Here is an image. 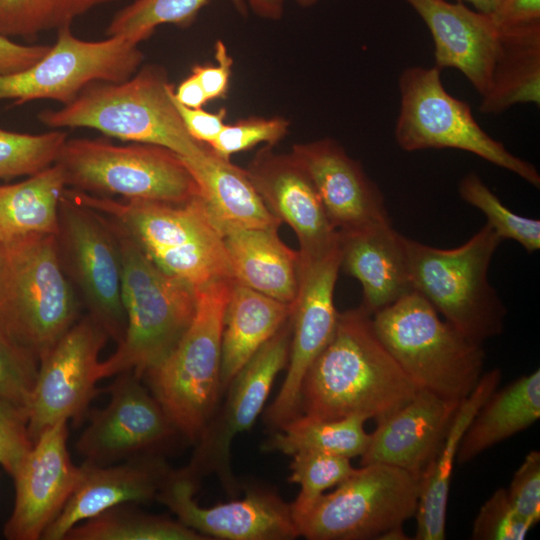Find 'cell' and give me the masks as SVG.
Segmentation results:
<instances>
[{"label":"cell","mask_w":540,"mask_h":540,"mask_svg":"<svg viewBox=\"0 0 540 540\" xmlns=\"http://www.w3.org/2000/svg\"><path fill=\"white\" fill-rule=\"evenodd\" d=\"M418 390L378 337L372 315L360 306L339 312L331 340L302 381L299 414L379 421Z\"/></svg>","instance_id":"1"},{"label":"cell","mask_w":540,"mask_h":540,"mask_svg":"<svg viewBox=\"0 0 540 540\" xmlns=\"http://www.w3.org/2000/svg\"><path fill=\"white\" fill-rule=\"evenodd\" d=\"M109 221L121 253L126 328L114 353L100 361L99 374L104 379L132 372L141 379L172 352L188 329L197 289L158 267L119 225Z\"/></svg>","instance_id":"2"},{"label":"cell","mask_w":540,"mask_h":540,"mask_svg":"<svg viewBox=\"0 0 540 540\" xmlns=\"http://www.w3.org/2000/svg\"><path fill=\"white\" fill-rule=\"evenodd\" d=\"M64 193L114 221L158 267L196 289L233 279L223 235L199 196L171 204L127 201L69 188Z\"/></svg>","instance_id":"3"},{"label":"cell","mask_w":540,"mask_h":540,"mask_svg":"<svg viewBox=\"0 0 540 540\" xmlns=\"http://www.w3.org/2000/svg\"><path fill=\"white\" fill-rule=\"evenodd\" d=\"M164 68L147 65L123 82H95L59 110L43 111L50 128H90L122 141L168 148L189 160L208 146L193 139L173 101Z\"/></svg>","instance_id":"4"},{"label":"cell","mask_w":540,"mask_h":540,"mask_svg":"<svg viewBox=\"0 0 540 540\" xmlns=\"http://www.w3.org/2000/svg\"><path fill=\"white\" fill-rule=\"evenodd\" d=\"M82 304L55 235L2 245L0 331L40 359L78 321Z\"/></svg>","instance_id":"5"},{"label":"cell","mask_w":540,"mask_h":540,"mask_svg":"<svg viewBox=\"0 0 540 540\" xmlns=\"http://www.w3.org/2000/svg\"><path fill=\"white\" fill-rule=\"evenodd\" d=\"M404 241L413 292L477 343L502 333L506 308L488 280L502 239L488 223L455 248H437L408 237Z\"/></svg>","instance_id":"6"},{"label":"cell","mask_w":540,"mask_h":540,"mask_svg":"<svg viewBox=\"0 0 540 540\" xmlns=\"http://www.w3.org/2000/svg\"><path fill=\"white\" fill-rule=\"evenodd\" d=\"M374 329L418 389L461 402L483 375L485 352L419 294L411 292L372 315Z\"/></svg>","instance_id":"7"},{"label":"cell","mask_w":540,"mask_h":540,"mask_svg":"<svg viewBox=\"0 0 540 540\" xmlns=\"http://www.w3.org/2000/svg\"><path fill=\"white\" fill-rule=\"evenodd\" d=\"M233 280L197 288L188 329L172 352L142 376L177 432L192 441L203 432L221 394V339Z\"/></svg>","instance_id":"8"},{"label":"cell","mask_w":540,"mask_h":540,"mask_svg":"<svg viewBox=\"0 0 540 540\" xmlns=\"http://www.w3.org/2000/svg\"><path fill=\"white\" fill-rule=\"evenodd\" d=\"M55 163L66 187L127 201L185 203L198 196L181 156L153 144L114 145L102 139H68Z\"/></svg>","instance_id":"9"},{"label":"cell","mask_w":540,"mask_h":540,"mask_svg":"<svg viewBox=\"0 0 540 540\" xmlns=\"http://www.w3.org/2000/svg\"><path fill=\"white\" fill-rule=\"evenodd\" d=\"M398 85L400 110L395 139L402 150L467 151L540 187V175L534 165L510 153L479 126L470 106L446 91L439 68H407Z\"/></svg>","instance_id":"10"},{"label":"cell","mask_w":540,"mask_h":540,"mask_svg":"<svg viewBox=\"0 0 540 540\" xmlns=\"http://www.w3.org/2000/svg\"><path fill=\"white\" fill-rule=\"evenodd\" d=\"M421 479L406 470L374 463L361 468L323 494L296 522L309 540L378 539L415 517Z\"/></svg>","instance_id":"11"},{"label":"cell","mask_w":540,"mask_h":540,"mask_svg":"<svg viewBox=\"0 0 540 540\" xmlns=\"http://www.w3.org/2000/svg\"><path fill=\"white\" fill-rule=\"evenodd\" d=\"M55 238L63 269L87 315L118 344L126 317L121 253L111 222L64 193Z\"/></svg>","instance_id":"12"},{"label":"cell","mask_w":540,"mask_h":540,"mask_svg":"<svg viewBox=\"0 0 540 540\" xmlns=\"http://www.w3.org/2000/svg\"><path fill=\"white\" fill-rule=\"evenodd\" d=\"M144 55L122 36L100 41L75 37L70 25L57 30V40L33 66L0 76V100L20 105L54 100L66 105L95 82H123L133 76Z\"/></svg>","instance_id":"13"},{"label":"cell","mask_w":540,"mask_h":540,"mask_svg":"<svg viewBox=\"0 0 540 540\" xmlns=\"http://www.w3.org/2000/svg\"><path fill=\"white\" fill-rule=\"evenodd\" d=\"M107 333L87 314L40 359L36 385L28 407L32 443L59 421L79 424L91 400L102 392L99 354Z\"/></svg>","instance_id":"14"},{"label":"cell","mask_w":540,"mask_h":540,"mask_svg":"<svg viewBox=\"0 0 540 540\" xmlns=\"http://www.w3.org/2000/svg\"><path fill=\"white\" fill-rule=\"evenodd\" d=\"M102 391L110 394L102 409L88 410V424L75 448L84 463L105 466L155 452L178 432L159 402L132 372L116 375Z\"/></svg>","instance_id":"15"},{"label":"cell","mask_w":540,"mask_h":540,"mask_svg":"<svg viewBox=\"0 0 540 540\" xmlns=\"http://www.w3.org/2000/svg\"><path fill=\"white\" fill-rule=\"evenodd\" d=\"M291 335L289 318L230 382L223 408L207 423L186 467L196 479L199 474L212 471L225 488L234 492L236 482L230 465L232 441L237 434L250 429L262 411L277 374L288 363Z\"/></svg>","instance_id":"16"},{"label":"cell","mask_w":540,"mask_h":540,"mask_svg":"<svg viewBox=\"0 0 540 540\" xmlns=\"http://www.w3.org/2000/svg\"><path fill=\"white\" fill-rule=\"evenodd\" d=\"M340 263V242L321 257L300 261L299 287L290 317L292 335L287 373L266 412L267 422L273 427L280 428L299 415L304 376L334 334L339 314L334 291Z\"/></svg>","instance_id":"17"},{"label":"cell","mask_w":540,"mask_h":540,"mask_svg":"<svg viewBox=\"0 0 540 540\" xmlns=\"http://www.w3.org/2000/svg\"><path fill=\"white\" fill-rule=\"evenodd\" d=\"M196 478L185 468L170 471L156 500L177 520L210 539L289 540L300 536L291 505L262 489L247 491L241 500L201 507L194 500Z\"/></svg>","instance_id":"18"},{"label":"cell","mask_w":540,"mask_h":540,"mask_svg":"<svg viewBox=\"0 0 540 540\" xmlns=\"http://www.w3.org/2000/svg\"><path fill=\"white\" fill-rule=\"evenodd\" d=\"M67 421L47 428L12 476L15 502L4 525L9 540H39L63 509L80 475L67 448Z\"/></svg>","instance_id":"19"},{"label":"cell","mask_w":540,"mask_h":540,"mask_svg":"<svg viewBox=\"0 0 540 540\" xmlns=\"http://www.w3.org/2000/svg\"><path fill=\"white\" fill-rule=\"evenodd\" d=\"M246 171L270 212L296 234L301 261L321 257L339 244L340 234L313 181L291 153H276L265 145Z\"/></svg>","instance_id":"20"},{"label":"cell","mask_w":540,"mask_h":540,"mask_svg":"<svg viewBox=\"0 0 540 540\" xmlns=\"http://www.w3.org/2000/svg\"><path fill=\"white\" fill-rule=\"evenodd\" d=\"M290 153L310 176L338 232L392 223L378 186L337 141L325 138L295 144Z\"/></svg>","instance_id":"21"},{"label":"cell","mask_w":540,"mask_h":540,"mask_svg":"<svg viewBox=\"0 0 540 540\" xmlns=\"http://www.w3.org/2000/svg\"><path fill=\"white\" fill-rule=\"evenodd\" d=\"M459 404L419 389L401 408L376 421L361 464H386L422 479L439 452Z\"/></svg>","instance_id":"22"},{"label":"cell","mask_w":540,"mask_h":540,"mask_svg":"<svg viewBox=\"0 0 540 540\" xmlns=\"http://www.w3.org/2000/svg\"><path fill=\"white\" fill-rule=\"evenodd\" d=\"M170 471L157 455L105 466L83 462L75 489L41 539L64 540L75 525L107 509L156 500Z\"/></svg>","instance_id":"23"},{"label":"cell","mask_w":540,"mask_h":540,"mask_svg":"<svg viewBox=\"0 0 540 540\" xmlns=\"http://www.w3.org/2000/svg\"><path fill=\"white\" fill-rule=\"evenodd\" d=\"M420 16L434 42L435 66L454 68L482 96L489 85L499 30L490 14L472 10L461 2L403 0Z\"/></svg>","instance_id":"24"},{"label":"cell","mask_w":540,"mask_h":540,"mask_svg":"<svg viewBox=\"0 0 540 540\" xmlns=\"http://www.w3.org/2000/svg\"><path fill=\"white\" fill-rule=\"evenodd\" d=\"M340 269L362 286L361 307L370 315L413 292L405 236L392 223L340 233Z\"/></svg>","instance_id":"25"},{"label":"cell","mask_w":540,"mask_h":540,"mask_svg":"<svg viewBox=\"0 0 540 540\" xmlns=\"http://www.w3.org/2000/svg\"><path fill=\"white\" fill-rule=\"evenodd\" d=\"M183 160L196 181L198 196L222 235L232 229L280 226L246 169L217 156L209 147L200 157Z\"/></svg>","instance_id":"26"},{"label":"cell","mask_w":540,"mask_h":540,"mask_svg":"<svg viewBox=\"0 0 540 540\" xmlns=\"http://www.w3.org/2000/svg\"><path fill=\"white\" fill-rule=\"evenodd\" d=\"M223 240L233 279L257 292L293 304L299 287L300 255L278 228L232 229Z\"/></svg>","instance_id":"27"},{"label":"cell","mask_w":540,"mask_h":540,"mask_svg":"<svg viewBox=\"0 0 540 540\" xmlns=\"http://www.w3.org/2000/svg\"><path fill=\"white\" fill-rule=\"evenodd\" d=\"M292 305L257 292L235 280L226 304L222 339L220 389L289 320Z\"/></svg>","instance_id":"28"},{"label":"cell","mask_w":540,"mask_h":540,"mask_svg":"<svg viewBox=\"0 0 540 540\" xmlns=\"http://www.w3.org/2000/svg\"><path fill=\"white\" fill-rule=\"evenodd\" d=\"M501 378L498 368L483 373L472 392L458 405L439 452L421 479L414 539H445L450 482L461 439L479 408L498 388Z\"/></svg>","instance_id":"29"},{"label":"cell","mask_w":540,"mask_h":540,"mask_svg":"<svg viewBox=\"0 0 540 540\" xmlns=\"http://www.w3.org/2000/svg\"><path fill=\"white\" fill-rule=\"evenodd\" d=\"M479 110L499 114L516 104H540V23L501 28Z\"/></svg>","instance_id":"30"},{"label":"cell","mask_w":540,"mask_h":540,"mask_svg":"<svg viewBox=\"0 0 540 540\" xmlns=\"http://www.w3.org/2000/svg\"><path fill=\"white\" fill-rule=\"evenodd\" d=\"M540 418V370L494 390L467 427L456 461L470 462L492 446L527 429Z\"/></svg>","instance_id":"31"},{"label":"cell","mask_w":540,"mask_h":540,"mask_svg":"<svg viewBox=\"0 0 540 540\" xmlns=\"http://www.w3.org/2000/svg\"><path fill=\"white\" fill-rule=\"evenodd\" d=\"M54 163L27 179L0 185V243L56 235L61 199L66 189Z\"/></svg>","instance_id":"32"},{"label":"cell","mask_w":540,"mask_h":540,"mask_svg":"<svg viewBox=\"0 0 540 540\" xmlns=\"http://www.w3.org/2000/svg\"><path fill=\"white\" fill-rule=\"evenodd\" d=\"M366 421L363 416L326 420L299 414L280 427L263 449L291 456L318 452L351 459L361 456L369 443L370 434L364 429Z\"/></svg>","instance_id":"33"},{"label":"cell","mask_w":540,"mask_h":540,"mask_svg":"<svg viewBox=\"0 0 540 540\" xmlns=\"http://www.w3.org/2000/svg\"><path fill=\"white\" fill-rule=\"evenodd\" d=\"M166 516L141 512L129 504L107 509L70 529L64 540H205Z\"/></svg>","instance_id":"34"},{"label":"cell","mask_w":540,"mask_h":540,"mask_svg":"<svg viewBox=\"0 0 540 540\" xmlns=\"http://www.w3.org/2000/svg\"><path fill=\"white\" fill-rule=\"evenodd\" d=\"M209 0H136L120 10L107 28L108 36H122L139 44L162 24L189 26ZM241 15H246V0H230Z\"/></svg>","instance_id":"35"},{"label":"cell","mask_w":540,"mask_h":540,"mask_svg":"<svg viewBox=\"0 0 540 540\" xmlns=\"http://www.w3.org/2000/svg\"><path fill=\"white\" fill-rule=\"evenodd\" d=\"M114 0H0V34L34 39L68 26L92 8Z\"/></svg>","instance_id":"36"},{"label":"cell","mask_w":540,"mask_h":540,"mask_svg":"<svg viewBox=\"0 0 540 540\" xmlns=\"http://www.w3.org/2000/svg\"><path fill=\"white\" fill-rule=\"evenodd\" d=\"M292 457L289 481L300 485V492L291 504L295 522L312 509L325 490L339 485L356 471L350 459L343 456L300 452Z\"/></svg>","instance_id":"37"},{"label":"cell","mask_w":540,"mask_h":540,"mask_svg":"<svg viewBox=\"0 0 540 540\" xmlns=\"http://www.w3.org/2000/svg\"><path fill=\"white\" fill-rule=\"evenodd\" d=\"M459 194L465 202L486 216L487 223L502 240H514L528 253L540 248V221L512 212L476 173L471 172L463 177Z\"/></svg>","instance_id":"38"},{"label":"cell","mask_w":540,"mask_h":540,"mask_svg":"<svg viewBox=\"0 0 540 540\" xmlns=\"http://www.w3.org/2000/svg\"><path fill=\"white\" fill-rule=\"evenodd\" d=\"M67 133H18L0 128V179L31 176L53 165Z\"/></svg>","instance_id":"39"},{"label":"cell","mask_w":540,"mask_h":540,"mask_svg":"<svg viewBox=\"0 0 540 540\" xmlns=\"http://www.w3.org/2000/svg\"><path fill=\"white\" fill-rule=\"evenodd\" d=\"M39 359L0 331V399L28 410Z\"/></svg>","instance_id":"40"},{"label":"cell","mask_w":540,"mask_h":540,"mask_svg":"<svg viewBox=\"0 0 540 540\" xmlns=\"http://www.w3.org/2000/svg\"><path fill=\"white\" fill-rule=\"evenodd\" d=\"M289 121L280 116L248 117L232 124H226L218 137L208 146L217 156L230 160V157L249 150L258 144L274 146L289 131Z\"/></svg>","instance_id":"41"},{"label":"cell","mask_w":540,"mask_h":540,"mask_svg":"<svg viewBox=\"0 0 540 540\" xmlns=\"http://www.w3.org/2000/svg\"><path fill=\"white\" fill-rule=\"evenodd\" d=\"M533 526L512 507L507 490L497 489L479 509L473 525L474 540H523Z\"/></svg>","instance_id":"42"},{"label":"cell","mask_w":540,"mask_h":540,"mask_svg":"<svg viewBox=\"0 0 540 540\" xmlns=\"http://www.w3.org/2000/svg\"><path fill=\"white\" fill-rule=\"evenodd\" d=\"M32 446L28 410L0 399V465L11 477Z\"/></svg>","instance_id":"43"},{"label":"cell","mask_w":540,"mask_h":540,"mask_svg":"<svg viewBox=\"0 0 540 540\" xmlns=\"http://www.w3.org/2000/svg\"><path fill=\"white\" fill-rule=\"evenodd\" d=\"M507 490L514 510L535 526L540 520V452L530 451L515 471Z\"/></svg>","instance_id":"44"},{"label":"cell","mask_w":540,"mask_h":540,"mask_svg":"<svg viewBox=\"0 0 540 540\" xmlns=\"http://www.w3.org/2000/svg\"><path fill=\"white\" fill-rule=\"evenodd\" d=\"M215 59V65H195L192 69L209 101L227 95L232 74L233 59L221 40L215 44Z\"/></svg>","instance_id":"45"},{"label":"cell","mask_w":540,"mask_h":540,"mask_svg":"<svg viewBox=\"0 0 540 540\" xmlns=\"http://www.w3.org/2000/svg\"><path fill=\"white\" fill-rule=\"evenodd\" d=\"M173 101L189 135L196 141L209 146L220 134L225 123L226 109L208 112L203 108H189Z\"/></svg>","instance_id":"46"},{"label":"cell","mask_w":540,"mask_h":540,"mask_svg":"<svg viewBox=\"0 0 540 540\" xmlns=\"http://www.w3.org/2000/svg\"><path fill=\"white\" fill-rule=\"evenodd\" d=\"M48 45H24L0 34V76L30 68L49 51Z\"/></svg>","instance_id":"47"},{"label":"cell","mask_w":540,"mask_h":540,"mask_svg":"<svg viewBox=\"0 0 540 540\" xmlns=\"http://www.w3.org/2000/svg\"><path fill=\"white\" fill-rule=\"evenodd\" d=\"M490 15L498 29L540 23V0H499Z\"/></svg>","instance_id":"48"},{"label":"cell","mask_w":540,"mask_h":540,"mask_svg":"<svg viewBox=\"0 0 540 540\" xmlns=\"http://www.w3.org/2000/svg\"><path fill=\"white\" fill-rule=\"evenodd\" d=\"M174 98L178 103L189 108H202L209 102L201 84L193 73L180 82L176 90H174Z\"/></svg>","instance_id":"49"},{"label":"cell","mask_w":540,"mask_h":540,"mask_svg":"<svg viewBox=\"0 0 540 540\" xmlns=\"http://www.w3.org/2000/svg\"><path fill=\"white\" fill-rule=\"evenodd\" d=\"M247 5L260 17L276 20L283 11V0H247Z\"/></svg>","instance_id":"50"},{"label":"cell","mask_w":540,"mask_h":540,"mask_svg":"<svg viewBox=\"0 0 540 540\" xmlns=\"http://www.w3.org/2000/svg\"><path fill=\"white\" fill-rule=\"evenodd\" d=\"M458 2H467L474 6L476 11L492 14L499 0H457Z\"/></svg>","instance_id":"51"},{"label":"cell","mask_w":540,"mask_h":540,"mask_svg":"<svg viewBox=\"0 0 540 540\" xmlns=\"http://www.w3.org/2000/svg\"><path fill=\"white\" fill-rule=\"evenodd\" d=\"M378 539L381 540H407L408 537L404 533L402 526L394 527L383 533Z\"/></svg>","instance_id":"52"},{"label":"cell","mask_w":540,"mask_h":540,"mask_svg":"<svg viewBox=\"0 0 540 540\" xmlns=\"http://www.w3.org/2000/svg\"><path fill=\"white\" fill-rule=\"evenodd\" d=\"M293 1H295L298 5L302 7H310V6L315 5L320 0H293Z\"/></svg>","instance_id":"53"},{"label":"cell","mask_w":540,"mask_h":540,"mask_svg":"<svg viewBox=\"0 0 540 540\" xmlns=\"http://www.w3.org/2000/svg\"><path fill=\"white\" fill-rule=\"evenodd\" d=\"M1 249H2V245H1V243H0V254H1Z\"/></svg>","instance_id":"54"}]
</instances>
